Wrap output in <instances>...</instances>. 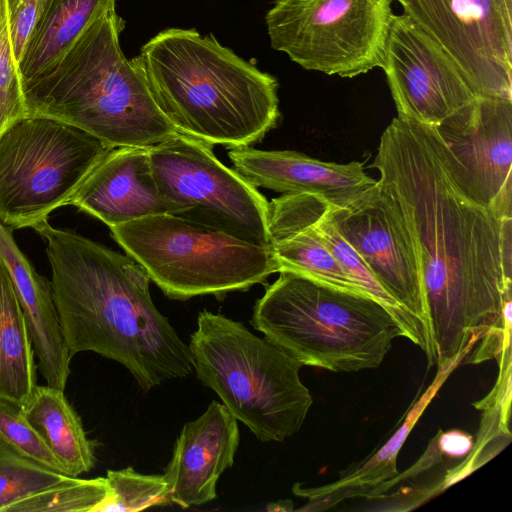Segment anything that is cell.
Masks as SVG:
<instances>
[{
	"mask_svg": "<svg viewBox=\"0 0 512 512\" xmlns=\"http://www.w3.org/2000/svg\"><path fill=\"white\" fill-rule=\"evenodd\" d=\"M371 167L419 255L436 365L478 341L469 363L499 356L512 297V218L497 217L459 185L434 126L395 117Z\"/></svg>",
	"mask_w": 512,
	"mask_h": 512,
	"instance_id": "obj_1",
	"label": "cell"
},
{
	"mask_svg": "<svg viewBox=\"0 0 512 512\" xmlns=\"http://www.w3.org/2000/svg\"><path fill=\"white\" fill-rule=\"evenodd\" d=\"M47 244L51 289L66 345L122 364L148 392L192 374L186 344L151 298L146 271L124 255L47 220L32 227Z\"/></svg>",
	"mask_w": 512,
	"mask_h": 512,
	"instance_id": "obj_2",
	"label": "cell"
},
{
	"mask_svg": "<svg viewBox=\"0 0 512 512\" xmlns=\"http://www.w3.org/2000/svg\"><path fill=\"white\" fill-rule=\"evenodd\" d=\"M134 62L161 110L183 135L211 146L249 147L280 118L278 81L212 34L168 28Z\"/></svg>",
	"mask_w": 512,
	"mask_h": 512,
	"instance_id": "obj_3",
	"label": "cell"
},
{
	"mask_svg": "<svg viewBox=\"0 0 512 512\" xmlns=\"http://www.w3.org/2000/svg\"><path fill=\"white\" fill-rule=\"evenodd\" d=\"M116 6L98 15L50 67L23 84L28 115L75 126L108 146L149 148L181 134L120 46Z\"/></svg>",
	"mask_w": 512,
	"mask_h": 512,
	"instance_id": "obj_4",
	"label": "cell"
},
{
	"mask_svg": "<svg viewBox=\"0 0 512 512\" xmlns=\"http://www.w3.org/2000/svg\"><path fill=\"white\" fill-rule=\"evenodd\" d=\"M255 330L303 366L357 372L381 365L405 331L381 301L287 271L253 308Z\"/></svg>",
	"mask_w": 512,
	"mask_h": 512,
	"instance_id": "obj_5",
	"label": "cell"
},
{
	"mask_svg": "<svg viewBox=\"0 0 512 512\" xmlns=\"http://www.w3.org/2000/svg\"><path fill=\"white\" fill-rule=\"evenodd\" d=\"M188 348L198 380L262 442H282L303 426L313 404L302 363L241 322L203 310Z\"/></svg>",
	"mask_w": 512,
	"mask_h": 512,
	"instance_id": "obj_6",
	"label": "cell"
},
{
	"mask_svg": "<svg viewBox=\"0 0 512 512\" xmlns=\"http://www.w3.org/2000/svg\"><path fill=\"white\" fill-rule=\"evenodd\" d=\"M113 239L175 300L245 291L279 272L270 246H259L173 214L110 227Z\"/></svg>",
	"mask_w": 512,
	"mask_h": 512,
	"instance_id": "obj_7",
	"label": "cell"
},
{
	"mask_svg": "<svg viewBox=\"0 0 512 512\" xmlns=\"http://www.w3.org/2000/svg\"><path fill=\"white\" fill-rule=\"evenodd\" d=\"M112 149L65 122L28 115L0 135V223L32 228L67 205Z\"/></svg>",
	"mask_w": 512,
	"mask_h": 512,
	"instance_id": "obj_8",
	"label": "cell"
},
{
	"mask_svg": "<svg viewBox=\"0 0 512 512\" xmlns=\"http://www.w3.org/2000/svg\"><path fill=\"white\" fill-rule=\"evenodd\" d=\"M393 0H273L271 47L305 70L353 78L381 68Z\"/></svg>",
	"mask_w": 512,
	"mask_h": 512,
	"instance_id": "obj_9",
	"label": "cell"
},
{
	"mask_svg": "<svg viewBox=\"0 0 512 512\" xmlns=\"http://www.w3.org/2000/svg\"><path fill=\"white\" fill-rule=\"evenodd\" d=\"M151 166L176 216L259 246H269L268 201L212 146L179 134L149 147Z\"/></svg>",
	"mask_w": 512,
	"mask_h": 512,
	"instance_id": "obj_10",
	"label": "cell"
},
{
	"mask_svg": "<svg viewBox=\"0 0 512 512\" xmlns=\"http://www.w3.org/2000/svg\"><path fill=\"white\" fill-rule=\"evenodd\" d=\"M332 220L390 297L413 320L436 364L419 255L404 218L378 181L343 207L329 204Z\"/></svg>",
	"mask_w": 512,
	"mask_h": 512,
	"instance_id": "obj_11",
	"label": "cell"
},
{
	"mask_svg": "<svg viewBox=\"0 0 512 512\" xmlns=\"http://www.w3.org/2000/svg\"><path fill=\"white\" fill-rule=\"evenodd\" d=\"M414 21L477 95L512 99V0H414Z\"/></svg>",
	"mask_w": 512,
	"mask_h": 512,
	"instance_id": "obj_12",
	"label": "cell"
},
{
	"mask_svg": "<svg viewBox=\"0 0 512 512\" xmlns=\"http://www.w3.org/2000/svg\"><path fill=\"white\" fill-rule=\"evenodd\" d=\"M435 128L459 185L497 217L512 218V99L478 95Z\"/></svg>",
	"mask_w": 512,
	"mask_h": 512,
	"instance_id": "obj_13",
	"label": "cell"
},
{
	"mask_svg": "<svg viewBox=\"0 0 512 512\" xmlns=\"http://www.w3.org/2000/svg\"><path fill=\"white\" fill-rule=\"evenodd\" d=\"M381 69L398 116L428 126L478 96L443 48L405 13L393 19Z\"/></svg>",
	"mask_w": 512,
	"mask_h": 512,
	"instance_id": "obj_14",
	"label": "cell"
},
{
	"mask_svg": "<svg viewBox=\"0 0 512 512\" xmlns=\"http://www.w3.org/2000/svg\"><path fill=\"white\" fill-rule=\"evenodd\" d=\"M67 205L109 228L157 214L177 215V207L155 180L149 148L115 147L92 169Z\"/></svg>",
	"mask_w": 512,
	"mask_h": 512,
	"instance_id": "obj_15",
	"label": "cell"
},
{
	"mask_svg": "<svg viewBox=\"0 0 512 512\" xmlns=\"http://www.w3.org/2000/svg\"><path fill=\"white\" fill-rule=\"evenodd\" d=\"M234 170L253 186L282 194H313L343 207L377 182L362 163L325 162L291 150L231 148Z\"/></svg>",
	"mask_w": 512,
	"mask_h": 512,
	"instance_id": "obj_16",
	"label": "cell"
},
{
	"mask_svg": "<svg viewBox=\"0 0 512 512\" xmlns=\"http://www.w3.org/2000/svg\"><path fill=\"white\" fill-rule=\"evenodd\" d=\"M239 441L237 420L217 401L187 422L164 473L171 502L189 508L214 500L220 476L234 464Z\"/></svg>",
	"mask_w": 512,
	"mask_h": 512,
	"instance_id": "obj_17",
	"label": "cell"
},
{
	"mask_svg": "<svg viewBox=\"0 0 512 512\" xmlns=\"http://www.w3.org/2000/svg\"><path fill=\"white\" fill-rule=\"evenodd\" d=\"M328 204L313 194H282L268 202L269 246L279 272H293L338 288L370 294L338 263L315 229Z\"/></svg>",
	"mask_w": 512,
	"mask_h": 512,
	"instance_id": "obj_18",
	"label": "cell"
},
{
	"mask_svg": "<svg viewBox=\"0 0 512 512\" xmlns=\"http://www.w3.org/2000/svg\"><path fill=\"white\" fill-rule=\"evenodd\" d=\"M0 260L27 324L38 370L46 385L65 391L72 355L66 345L51 284L20 250L12 230L0 223Z\"/></svg>",
	"mask_w": 512,
	"mask_h": 512,
	"instance_id": "obj_19",
	"label": "cell"
},
{
	"mask_svg": "<svg viewBox=\"0 0 512 512\" xmlns=\"http://www.w3.org/2000/svg\"><path fill=\"white\" fill-rule=\"evenodd\" d=\"M470 353L471 349H467L451 361L438 366L433 382L415 401L392 437L373 455L345 470L336 481L326 485L302 487L299 483L295 484L293 493L308 500L298 510H325L347 499L376 498L386 491L388 483L399 474L397 456L411 430L449 375Z\"/></svg>",
	"mask_w": 512,
	"mask_h": 512,
	"instance_id": "obj_20",
	"label": "cell"
},
{
	"mask_svg": "<svg viewBox=\"0 0 512 512\" xmlns=\"http://www.w3.org/2000/svg\"><path fill=\"white\" fill-rule=\"evenodd\" d=\"M22 409L69 476L78 477L94 468L96 442L87 437L63 390L37 384Z\"/></svg>",
	"mask_w": 512,
	"mask_h": 512,
	"instance_id": "obj_21",
	"label": "cell"
},
{
	"mask_svg": "<svg viewBox=\"0 0 512 512\" xmlns=\"http://www.w3.org/2000/svg\"><path fill=\"white\" fill-rule=\"evenodd\" d=\"M116 0H45L19 62L22 84L57 61L98 15Z\"/></svg>",
	"mask_w": 512,
	"mask_h": 512,
	"instance_id": "obj_22",
	"label": "cell"
},
{
	"mask_svg": "<svg viewBox=\"0 0 512 512\" xmlns=\"http://www.w3.org/2000/svg\"><path fill=\"white\" fill-rule=\"evenodd\" d=\"M29 330L7 270L0 260V399L23 407L37 386Z\"/></svg>",
	"mask_w": 512,
	"mask_h": 512,
	"instance_id": "obj_23",
	"label": "cell"
},
{
	"mask_svg": "<svg viewBox=\"0 0 512 512\" xmlns=\"http://www.w3.org/2000/svg\"><path fill=\"white\" fill-rule=\"evenodd\" d=\"M110 495L106 477L66 476L60 482L27 496L8 512H96Z\"/></svg>",
	"mask_w": 512,
	"mask_h": 512,
	"instance_id": "obj_24",
	"label": "cell"
},
{
	"mask_svg": "<svg viewBox=\"0 0 512 512\" xmlns=\"http://www.w3.org/2000/svg\"><path fill=\"white\" fill-rule=\"evenodd\" d=\"M109 497L96 512H137L171 502V488L165 474L146 475L132 467L108 470Z\"/></svg>",
	"mask_w": 512,
	"mask_h": 512,
	"instance_id": "obj_25",
	"label": "cell"
},
{
	"mask_svg": "<svg viewBox=\"0 0 512 512\" xmlns=\"http://www.w3.org/2000/svg\"><path fill=\"white\" fill-rule=\"evenodd\" d=\"M0 444L17 456L48 470L68 475L22 407L0 399Z\"/></svg>",
	"mask_w": 512,
	"mask_h": 512,
	"instance_id": "obj_26",
	"label": "cell"
},
{
	"mask_svg": "<svg viewBox=\"0 0 512 512\" xmlns=\"http://www.w3.org/2000/svg\"><path fill=\"white\" fill-rule=\"evenodd\" d=\"M66 476L21 458L0 444V512H8L20 500Z\"/></svg>",
	"mask_w": 512,
	"mask_h": 512,
	"instance_id": "obj_27",
	"label": "cell"
},
{
	"mask_svg": "<svg viewBox=\"0 0 512 512\" xmlns=\"http://www.w3.org/2000/svg\"><path fill=\"white\" fill-rule=\"evenodd\" d=\"M26 116L19 63L10 38L7 0H0V135Z\"/></svg>",
	"mask_w": 512,
	"mask_h": 512,
	"instance_id": "obj_28",
	"label": "cell"
},
{
	"mask_svg": "<svg viewBox=\"0 0 512 512\" xmlns=\"http://www.w3.org/2000/svg\"><path fill=\"white\" fill-rule=\"evenodd\" d=\"M45 0H7L12 48L18 63L26 49Z\"/></svg>",
	"mask_w": 512,
	"mask_h": 512,
	"instance_id": "obj_29",
	"label": "cell"
},
{
	"mask_svg": "<svg viewBox=\"0 0 512 512\" xmlns=\"http://www.w3.org/2000/svg\"><path fill=\"white\" fill-rule=\"evenodd\" d=\"M434 440L439 451L446 458L465 457L474 445L472 436L461 430L441 431Z\"/></svg>",
	"mask_w": 512,
	"mask_h": 512,
	"instance_id": "obj_30",
	"label": "cell"
},
{
	"mask_svg": "<svg viewBox=\"0 0 512 512\" xmlns=\"http://www.w3.org/2000/svg\"><path fill=\"white\" fill-rule=\"evenodd\" d=\"M266 510L268 511H292L293 502L291 500H281L275 503H270Z\"/></svg>",
	"mask_w": 512,
	"mask_h": 512,
	"instance_id": "obj_31",
	"label": "cell"
},
{
	"mask_svg": "<svg viewBox=\"0 0 512 512\" xmlns=\"http://www.w3.org/2000/svg\"><path fill=\"white\" fill-rule=\"evenodd\" d=\"M403 8V13L410 16L413 20L416 17V6L414 0H396Z\"/></svg>",
	"mask_w": 512,
	"mask_h": 512,
	"instance_id": "obj_32",
	"label": "cell"
}]
</instances>
